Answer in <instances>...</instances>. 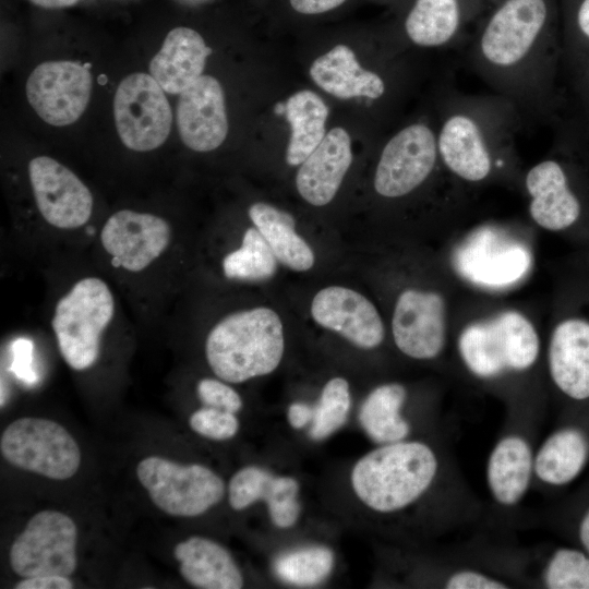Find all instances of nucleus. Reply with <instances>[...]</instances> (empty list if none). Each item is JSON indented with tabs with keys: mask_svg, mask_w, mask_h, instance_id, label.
<instances>
[{
	"mask_svg": "<svg viewBox=\"0 0 589 589\" xmlns=\"http://www.w3.org/2000/svg\"><path fill=\"white\" fill-rule=\"evenodd\" d=\"M465 61L527 124L552 127L563 106L558 0H496L465 46Z\"/></svg>",
	"mask_w": 589,
	"mask_h": 589,
	"instance_id": "obj_1",
	"label": "nucleus"
},
{
	"mask_svg": "<svg viewBox=\"0 0 589 589\" xmlns=\"http://www.w3.org/2000/svg\"><path fill=\"white\" fill-rule=\"evenodd\" d=\"M527 124L519 109L493 92L445 91L438 108L437 151L455 180L482 184L519 177L517 137Z\"/></svg>",
	"mask_w": 589,
	"mask_h": 589,
	"instance_id": "obj_2",
	"label": "nucleus"
},
{
	"mask_svg": "<svg viewBox=\"0 0 589 589\" xmlns=\"http://www.w3.org/2000/svg\"><path fill=\"white\" fill-rule=\"evenodd\" d=\"M436 452L421 441L380 445L354 465L351 484L359 500L382 514L402 510L419 501L440 473Z\"/></svg>",
	"mask_w": 589,
	"mask_h": 589,
	"instance_id": "obj_3",
	"label": "nucleus"
},
{
	"mask_svg": "<svg viewBox=\"0 0 589 589\" xmlns=\"http://www.w3.org/2000/svg\"><path fill=\"white\" fill-rule=\"evenodd\" d=\"M285 350L284 327L276 311L266 306L226 315L205 341L208 365L228 383H242L272 373Z\"/></svg>",
	"mask_w": 589,
	"mask_h": 589,
	"instance_id": "obj_4",
	"label": "nucleus"
},
{
	"mask_svg": "<svg viewBox=\"0 0 589 589\" xmlns=\"http://www.w3.org/2000/svg\"><path fill=\"white\" fill-rule=\"evenodd\" d=\"M522 185L531 219L544 230L563 232L589 223V170L564 144L530 167Z\"/></svg>",
	"mask_w": 589,
	"mask_h": 589,
	"instance_id": "obj_5",
	"label": "nucleus"
},
{
	"mask_svg": "<svg viewBox=\"0 0 589 589\" xmlns=\"http://www.w3.org/2000/svg\"><path fill=\"white\" fill-rule=\"evenodd\" d=\"M534 325L516 310L468 324L457 339L466 370L481 381H494L531 370L540 356Z\"/></svg>",
	"mask_w": 589,
	"mask_h": 589,
	"instance_id": "obj_6",
	"label": "nucleus"
},
{
	"mask_svg": "<svg viewBox=\"0 0 589 589\" xmlns=\"http://www.w3.org/2000/svg\"><path fill=\"white\" fill-rule=\"evenodd\" d=\"M116 313L106 281L88 276L75 281L57 301L51 328L65 363L75 371L91 368L99 356L100 339Z\"/></svg>",
	"mask_w": 589,
	"mask_h": 589,
	"instance_id": "obj_7",
	"label": "nucleus"
},
{
	"mask_svg": "<svg viewBox=\"0 0 589 589\" xmlns=\"http://www.w3.org/2000/svg\"><path fill=\"white\" fill-rule=\"evenodd\" d=\"M136 476L153 503L170 516L202 515L225 495L223 479L199 464L180 465L149 456L139 462Z\"/></svg>",
	"mask_w": 589,
	"mask_h": 589,
	"instance_id": "obj_8",
	"label": "nucleus"
},
{
	"mask_svg": "<svg viewBox=\"0 0 589 589\" xmlns=\"http://www.w3.org/2000/svg\"><path fill=\"white\" fill-rule=\"evenodd\" d=\"M0 450L11 465L53 480L73 477L81 450L61 424L45 418L24 417L2 432Z\"/></svg>",
	"mask_w": 589,
	"mask_h": 589,
	"instance_id": "obj_9",
	"label": "nucleus"
},
{
	"mask_svg": "<svg viewBox=\"0 0 589 589\" xmlns=\"http://www.w3.org/2000/svg\"><path fill=\"white\" fill-rule=\"evenodd\" d=\"M441 164L435 124L420 120L395 133L384 145L373 179L375 192L400 199L421 188Z\"/></svg>",
	"mask_w": 589,
	"mask_h": 589,
	"instance_id": "obj_10",
	"label": "nucleus"
},
{
	"mask_svg": "<svg viewBox=\"0 0 589 589\" xmlns=\"http://www.w3.org/2000/svg\"><path fill=\"white\" fill-rule=\"evenodd\" d=\"M77 529L68 515L57 510L35 514L10 550L13 572L24 578L59 575L69 577L77 565Z\"/></svg>",
	"mask_w": 589,
	"mask_h": 589,
	"instance_id": "obj_11",
	"label": "nucleus"
},
{
	"mask_svg": "<svg viewBox=\"0 0 589 589\" xmlns=\"http://www.w3.org/2000/svg\"><path fill=\"white\" fill-rule=\"evenodd\" d=\"M113 116L121 142L135 152L159 147L171 130L172 112L165 91L147 73H132L120 82Z\"/></svg>",
	"mask_w": 589,
	"mask_h": 589,
	"instance_id": "obj_12",
	"label": "nucleus"
},
{
	"mask_svg": "<svg viewBox=\"0 0 589 589\" xmlns=\"http://www.w3.org/2000/svg\"><path fill=\"white\" fill-rule=\"evenodd\" d=\"M99 240L115 267L141 273L165 254L172 229L168 220L156 214L120 209L105 221Z\"/></svg>",
	"mask_w": 589,
	"mask_h": 589,
	"instance_id": "obj_13",
	"label": "nucleus"
},
{
	"mask_svg": "<svg viewBox=\"0 0 589 589\" xmlns=\"http://www.w3.org/2000/svg\"><path fill=\"white\" fill-rule=\"evenodd\" d=\"M93 88L88 69L70 60L37 65L26 82V96L36 113L48 124L74 123L85 111Z\"/></svg>",
	"mask_w": 589,
	"mask_h": 589,
	"instance_id": "obj_14",
	"label": "nucleus"
},
{
	"mask_svg": "<svg viewBox=\"0 0 589 589\" xmlns=\"http://www.w3.org/2000/svg\"><path fill=\"white\" fill-rule=\"evenodd\" d=\"M496 0H413L404 33L417 47L454 49L466 46Z\"/></svg>",
	"mask_w": 589,
	"mask_h": 589,
	"instance_id": "obj_15",
	"label": "nucleus"
},
{
	"mask_svg": "<svg viewBox=\"0 0 589 589\" xmlns=\"http://www.w3.org/2000/svg\"><path fill=\"white\" fill-rule=\"evenodd\" d=\"M28 177L36 206L48 225L74 230L88 223L93 195L72 170L49 156H37L28 163Z\"/></svg>",
	"mask_w": 589,
	"mask_h": 589,
	"instance_id": "obj_16",
	"label": "nucleus"
},
{
	"mask_svg": "<svg viewBox=\"0 0 589 589\" xmlns=\"http://www.w3.org/2000/svg\"><path fill=\"white\" fill-rule=\"evenodd\" d=\"M392 333L405 356L421 361L436 359L446 345L444 298L432 290H404L395 303Z\"/></svg>",
	"mask_w": 589,
	"mask_h": 589,
	"instance_id": "obj_17",
	"label": "nucleus"
},
{
	"mask_svg": "<svg viewBox=\"0 0 589 589\" xmlns=\"http://www.w3.org/2000/svg\"><path fill=\"white\" fill-rule=\"evenodd\" d=\"M311 315L318 325L359 348L373 349L384 340L385 328L375 305L350 288L329 286L320 290L312 300Z\"/></svg>",
	"mask_w": 589,
	"mask_h": 589,
	"instance_id": "obj_18",
	"label": "nucleus"
},
{
	"mask_svg": "<svg viewBox=\"0 0 589 589\" xmlns=\"http://www.w3.org/2000/svg\"><path fill=\"white\" fill-rule=\"evenodd\" d=\"M179 95L177 125L181 141L195 152L216 149L228 133L220 83L211 75H202Z\"/></svg>",
	"mask_w": 589,
	"mask_h": 589,
	"instance_id": "obj_19",
	"label": "nucleus"
},
{
	"mask_svg": "<svg viewBox=\"0 0 589 589\" xmlns=\"http://www.w3.org/2000/svg\"><path fill=\"white\" fill-rule=\"evenodd\" d=\"M549 375L567 398L589 399V318L567 315L553 327L546 350Z\"/></svg>",
	"mask_w": 589,
	"mask_h": 589,
	"instance_id": "obj_20",
	"label": "nucleus"
},
{
	"mask_svg": "<svg viewBox=\"0 0 589 589\" xmlns=\"http://www.w3.org/2000/svg\"><path fill=\"white\" fill-rule=\"evenodd\" d=\"M534 448L521 432L510 431L492 447L485 466V481L493 502L504 508L518 506L534 480Z\"/></svg>",
	"mask_w": 589,
	"mask_h": 589,
	"instance_id": "obj_21",
	"label": "nucleus"
},
{
	"mask_svg": "<svg viewBox=\"0 0 589 589\" xmlns=\"http://www.w3.org/2000/svg\"><path fill=\"white\" fill-rule=\"evenodd\" d=\"M299 483L291 477L274 476L256 466L237 471L230 479L228 501L235 510H242L259 500L267 503L272 522L278 528L293 526L301 513Z\"/></svg>",
	"mask_w": 589,
	"mask_h": 589,
	"instance_id": "obj_22",
	"label": "nucleus"
},
{
	"mask_svg": "<svg viewBox=\"0 0 589 589\" xmlns=\"http://www.w3.org/2000/svg\"><path fill=\"white\" fill-rule=\"evenodd\" d=\"M352 163L351 140L346 130H329L300 165L296 187L301 197L314 206L328 204L336 195Z\"/></svg>",
	"mask_w": 589,
	"mask_h": 589,
	"instance_id": "obj_23",
	"label": "nucleus"
},
{
	"mask_svg": "<svg viewBox=\"0 0 589 589\" xmlns=\"http://www.w3.org/2000/svg\"><path fill=\"white\" fill-rule=\"evenodd\" d=\"M310 75L323 91L340 99L364 97L375 101L388 92L385 77L362 68L354 52L346 45H337L316 58L310 67Z\"/></svg>",
	"mask_w": 589,
	"mask_h": 589,
	"instance_id": "obj_24",
	"label": "nucleus"
},
{
	"mask_svg": "<svg viewBox=\"0 0 589 589\" xmlns=\"http://www.w3.org/2000/svg\"><path fill=\"white\" fill-rule=\"evenodd\" d=\"M212 49L189 27L171 29L149 63V74L169 94H180L199 77Z\"/></svg>",
	"mask_w": 589,
	"mask_h": 589,
	"instance_id": "obj_25",
	"label": "nucleus"
},
{
	"mask_svg": "<svg viewBox=\"0 0 589 589\" xmlns=\"http://www.w3.org/2000/svg\"><path fill=\"white\" fill-rule=\"evenodd\" d=\"M173 554L187 582L201 589H240L243 576L231 554L219 543L200 536L179 542Z\"/></svg>",
	"mask_w": 589,
	"mask_h": 589,
	"instance_id": "obj_26",
	"label": "nucleus"
},
{
	"mask_svg": "<svg viewBox=\"0 0 589 589\" xmlns=\"http://www.w3.org/2000/svg\"><path fill=\"white\" fill-rule=\"evenodd\" d=\"M589 459V437L578 426H562L551 432L534 449V480L558 488L573 482Z\"/></svg>",
	"mask_w": 589,
	"mask_h": 589,
	"instance_id": "obj_27",
	"label": "nucleus"
},
{
	"mask_svg": "<svg viewBox=\"0 0 589 589\" xmlns=\"http://www.w3.org/2000/svg\"><path fill=\"white\" fill-rule=\"evenodd\" d=\"M249 217L262 233L277 261L296 272L313 267L315 256L311 247L294 229L293 217L271 204L257 202L249 207Z\"/></svg>",
	"mask_w": 589,
	"mask_h": 589,
	"instance_id": "obj_28",
	"label": "nucleus"
},
{
	"mask_svg": "<svg viewBox=\"0 0 589 589\" xmlns=\"http://www.w3.org/2000/svg\"><path fill=\"white\" fill-rule=\"evenodd\" d=\"M285 115L291 129L286 161L290 166H298L326 135L328 108L317 94L304 89L287 99Z\"/></svg>",
	"mask_w": 589,
	"mask_h": 589,
	"instance_id": "obj_29",
	"label": "nucleus"
},
{
	"mask_svg": "<svg viewBox=\"0 0 589 589\" xmlns=\"http://www.w3.org/2000/svg\"><path fill=\"white\" fill-rule=\"evenodd\" d=\"M406 398L407 390L399 383L382 384L366 396L359 420L375 443L383 445L407 440L411 428L401 414Z\"/></svg>",
	"mask_w": 589,
	"mask_h": 589,
	"instance_id": "obj_30",
	"label": "nucleus"
},
{
	"mask_svg": "<svg viewBox=\"0 0 589 589\" xmlns=\"http://www.w3.org/2000/svg\"><path fill=\"white\" fill-rule=\"evenodd\" d=\"M221 267L228 279L260 281L275 275L277 259L262 233L250 227L244 231L241 245L225 255Z\"/></svg>",
	"mask_w": 589,
	"mask_h": 589,
	"instance_id": "obj_31",
	"label": "nucleus"
},
{
	"mask_svg": "<svg viewBox=\"0 0 589 589\" xmlns=\"http://www.w3.org/2000/svg\"><path fill=\"white\" fill-rule=\"evenodd\" d=\"M334 553L323 545H310L284 552L274 561V572L283 581L311 587L325 580L334 566Z\"/></svg>",
	"mask_w": 589,
	"mask_h": 589,
	"instance_id": "obj_32",
	"label": "nucleus"
},
{
	"mask_svg": "<svg viewBox=\"0 0 589 589\" xmlns=\"http://www.w3.org/2000/svg\"><path fill=\"white\" fill-rule=\"evenodd\" d=\"M563 82L589 61V0H558Z\"/></svg>",
	"mask_w": 589,
	"mask_h": 589,
	"instance_id": "obj_33",
	"label": "nucleus"
},
{
	"mask_svg": "<svg viewBox=\"0 0 589 589\" xmlns=\"http://www.w3.org/2000/svg\"><path fill=\"white\" fill-rule=\"evenodd\" d=\"M539 580L549 589H589V554L573 548L556 549L543 564Z\"/></svg>",
	"mask_w": 589,
	"mask_h": 589,
	"instance_id": "obj_34",
	"label": "nucleus"
},
{
	"mask_svg": "<svg viewBox=\"0 0 589 589\" xmlns=\"http://www.w3.org/2000/svg\"><path fill=\"white\" fill-rule=\"evenodd\" d=\"M350 406L348 382L342 377L329 380L323 387L317 404L312 407L310 436L320 441L341 428L347 420Z\"/></svg>",
	"mask_w": 589,
	"mask_h": 589,
	"instance_id": "obj_35",
	"label": "nucleus"
},
{
	"mask_svg": "<svg viewBox=\"0 0 589 589\" xmlns=\"http://www.w3.org/2000/svg\"><path fill=\"white\" fill-rule=\"evenodd\" d=\"M566 130L589 127V61L563 82V106L552 125Z\"/></svg>",
	"mask_w": 589,
	"mask_h": 589,
	"instance_id": "obj_36",
	"label": "nucleus"
},
{
	"mask_svg": "<svg viewBox=\"0 0 589 589\" xmlns=\"http://www.w3.org/2000/svg\"><path fill=\"white\" fill-rule=\"evenodd\" d=\"M189 424L197 434L216 441L231 438L239 430L233 412L206 406L191 414Z\"/></svg>",
	"mask_w": 589,
	"mask_h": 589,
	"instance_id": "obj_37",
	"label": "nucleus"
},
{
	"mask_svg": "<svg viewBox=\"0 0 589 589\" xmlns=\"http://www.w3.org/2000/svg\"><path fill=\"white\" fill-rule=\"evenodd\" d=\"M196 394L206 407L238 412L242 408L239 394L226 383L215 378H203L196 385Z\"/></svg>",
	"mask_w": 589,
	"mask_h": 589,
	"instance_id": "obj_38",
	"label": "nucleus"
},
{
	"mask_svg": "<svg viewBox=\"0 0 589 589\" xmlns=\"http://www.w3.org/2000/svg\"><path fill=\"white\" fill-rule=\"evenodd\" d=\"M443 587L447 589H504L510 586L503 579L482 570L460 568L446 576Z\"/></svg>",
	"mask_w": 589,
	"mask_h": 589,
	"instance_id": "obj_39",
	"label": "nucleus"
},
{
	"mask_svg": "<svg viewBox=\"0 0 589 589\" xmlns=\"http://www.w3.org/2000/svg\"><path fill=\"white\" fill-rule=\"evenodd\" d=\"M554 137L573 151L589 170V127L580 130L554 128Z\"/></svg>",
	"mask_w": 589,
	"mask_h": 589,
	"instance_id": "obj_40",
	"label": "nucleus"
},
{
	"mask_svg": "<svg viewBox=\"0 0 589 589\" xmlns=\"http://www.w3.org/2000/svg\"><path fill=\"white\" fill-rule=\"evenodd\" d=\"M32 350V342L24 338L17 339L12 346V370L20 380L26 383H34L36 381V374L31 365Z\"/></svg>",
	"mask_w": 589,
	"mask_h": 589,
	"instance_id": "obj_41",
	"label": "nucleus"
},
{
	"mask_svg": "<svg viewBox=\"0 0 589 589\" xmlns=\"http://www.w3.org/2000/svg\"><path fill=\"white\" fill-rule=\"evenodd\" d=\"M73 582L67 576L44 575L27 577L15 585V589H71Z\"/></svg>",
	"mask_w": 589,
	"mask_h": 589,
	"instance_id": "obj_42",
	"label": "nucleus"
},
{
	"mask_svg": "<svg viewBox=\"0 0 589 589\" xmlns=\"http://www.w3.org/2000/svg\"><path fill=\"white\" fill-rule=\"evenodd\" d=\"M346 0H290L291 7L302 14L324 13L339 7Z\"/></svg>",
	"mask_w": 589,
	"mask_h": 589,
	"instance_id": "obj_43",
	"label": "nucleus"
},
{
	"mask_svg": "<svg viewBox=\"0 0 589 589\" xmlns=\"http://www.w3.org/2000/svg\"><path fill=\"white\" fill-rule=\"evenodd\" d=\"M288 421L294 429H301L312 421L313 409L304 402H293L288 408Z\"/></svg>",
	"mask_w": 589,
	"mask_h": 589,
	"instance_id": "obj_44",
	"label": "nucleus"
},
{
	"mask_svg": "<svg viewBox=\"0 0 589 589\" xmlns=\"http://www.w3.org/2000/svg\"><path fill=\"white\" fill-rule=\"evenodd\" d=\"M578 537L584 550L589 554V508L580 519Z\"/></svg>",
	"mask_w": 589,
	"mask_h": 589,
	"instance_id": "obj_45",
	"label": "nucleus"
},
{
	"mask_svg": "<svg viewBox=\"0 0 589 589\" xmlns=\"http://www.w3.org/2000/svg\"><path fill=\"white\" fill-rule=\"evenodd\" d=\"M45 9H62L74 5L79 0H29Z\"/></svg>",
	"mask_w": 589,
	"mask_h": 589,
	"instance_id": "obj_46",
	"label": "nucleus"
},
{
	"mask_svg": "<svg viewBox=\"0 0 589 589\" xmlns=\"http://www.w3.org/2000/svg\"><path fill=\"white\" fill-rule=\"evenodd\" d=\"M275 112L278 113V115H285V112H286V104H284V103H278V104L275 106Z\"/></svg>",
	"mask_w": 589,
	"mask_h": 589,
	"instance_id": "obj_47",
	"label": "nucleus"
}]
</instances>
